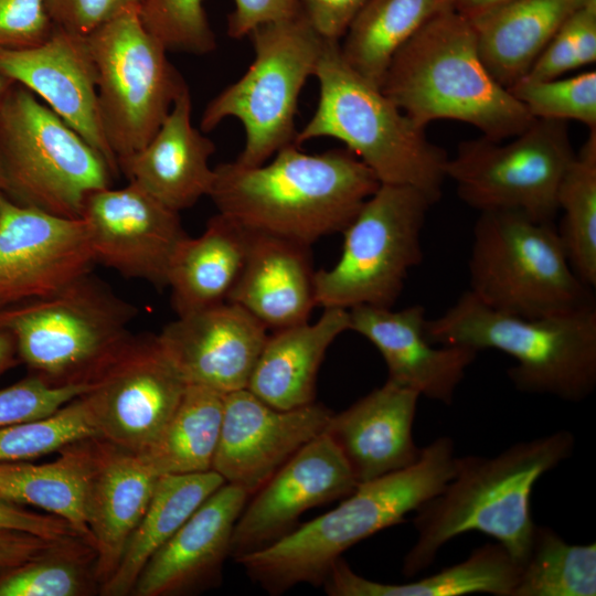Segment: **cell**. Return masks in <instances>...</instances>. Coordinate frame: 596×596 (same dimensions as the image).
Returning a JSON list of instances; mask_svg holds the SVG:
<instances>
[{
    "instance_id": "6",
    "label": "cell",
    "mask_w": 596,
    "mask_h": 596,
    "mask_svg": "<svg viewBox=\"0 0 596 596\" xmlns=\"http://www.w3.org/2000/svg\"><path fill=\"white\" fill-rule=\"evenodd\" d=\"M437 345L494 349L515 361L508 376L517 390L581 402L596 386V306L523 318L488 307L466 290L444 313L427 319Z\"/></svg>"
},
{
    "instance_id": "31",
    "label": "cell",
    "mask_w": 596,
    "mask_h": 596,
    "mask_svg": "<svg viewBox=\"0 0 596 596\" xmlns=\"http://www.w3.org/2000/svg\"><path fill=\"white\" fill-rule=\"evenodd\" d=\"M214 470L159 477L150 503L132 532L111 577L100 587L106 596L131 594L148 560L222 485Z\"/></svg>"
},
{
    "instance_id": "19",
    "label": "cell",
    "mask_w": 596,
    "mask_h": 596,
    "mask_svg": "<svg viewBox=\"0 0 596 596\" xmlns=\"http://www.w3.org/2000/svg\"><path fill=\"white\" fill-rule=\"evenodd\" d=\"M0 74L41 97L104 157L114 174L119 172L100 121L96 68L86 36L54 28L34 46L0 49Z\"/></svg>"
},
{
    "instance_id": "22",
    "label": "cell",
    "mask_w": 596,
    "mask_h": 596,
    "mask_svg": "<svg viewBox=\"0 0 596 596\" xmlns=\"http://www.w3.org/2000/svg\"><path fill=\"white\" fill-rule=\"evenodd\" d=\"M249 494L224 483L148 560L131 594L174 596L217 585L234 526Z\"/></svg>"
},
{
    "instance_id": "9",
    "label": "cell",
    "mask_w": 596,
    "mask_h": 596,
    "mask_svg": "<svg viewBox=\"0 0 596 596\" xmlns=\"http://www.w3.org/2000/svg\"><path fill=\"white\" fill-rule=\"evenodd\" d=\"M115 175L89 143L20 84L0 107V180L4 196L64 217H81L87 195Z\"/></svg>"
},
{
    "instance_id": "34",
    "label": "cell",
    "mask_w": 596,
    "mask_h": 596,
    "mask_svg": "<svg viewBox=\"0 0 596 596\" xmlns=\"http://www.w3.org/2000/svg\"><path fill=\"white\" fill-rule=\"evenodd\" d=\"M225 394L187 384L171 418L141 453L140 458L158 477L212 470L217 449Z\"/></svg>"
},
{
    "instance_id": "10",
    "label": "cell",
    "mask_w": 596,
    "mask_h": 596,
    "mask_svg": "<svg viewBox=\"0 0 596 596\" xmlns=\"http://www.w3.org/2000/svg\"><path fill=\"white\" fill-rule=\"evenodd\" d=\"M248 36L254 49L252 64L241 78L207 103L200 130L206 134L226 118L238 119L245 143L235 161L253 167L295 143L299 95L307 79L315 75L326 39L302 11L294 18L260 25Z\"/></svg>"
},
{
    "instance_id": "3",
    "label": "cell",
    "mask_w": 596,
    "mask_h": 596,
    "mask_svg": "<svg viewBox=\"0 0 596 596\" xmlns=\"http://www.w3.org/2000/svg\"><path fill=\"white\" fill-rule=\"evenodd\" d=\"M454 441L443 436L422 448L412 466L362 482L333 510L235 561L270 595L307 583L322 585L332 564L354 544L398 524L436 496L455 472Z\"/></svg>"
},
{
    "instance_id": "35",
    "label": "cell",
    "mask_w": 596,
    "mask_h": 596,
    "mask_svg": "<svg viewBox=\"0 0 596 596\" xmlns=\"http://www.w3.org/2000/svg\"><path fill=\"white\" fill-rule=\"evenodd\" d=\"M596 544H570L536 525L512 596H595Z\"/></svg>"
},
{
    "instance_id": "52",
    "label": "cell",
    "mask_w": 596,
    "mask_h": 596,
    "mask_svg": "<svg viewBox=\"0 0 596 596\" xmlns=\"http://www.w3.org/2000/svg\"><path fill=\"white\" fill-rule=\"evenodd\" d=\"M2 195H4V194H3V191H2V185H1V180H0V198H1Z\"/></svg>"
},
{
    "instance_id": "13",
    "label": "cell",
    "mask_w": 596,
    "mask_h": 596,
    "mask_svg": "<svg viewBox=\"0 0 596 596\" xmlns=\"http://www.w3.org/2000/svg\"><path fill=\"white\" fill-rule=\"evenodd\" d=\"M507 143L486 137L458 145L446 178L458 196L481 212L512 211L553 222L561 182L575 158L567 121L534 119Z\"/></svg>"
},
{
    "instance_id": "50",
    "label": "cell",
    "mask_w": 596,
    "mask_h": 596,
    "mask_svg": "<svg viewBox=\"0 0 596 596\" xmlns=\"http://www.w3.org/2000/svg\"><path fill=\"white\" fill-rule=\"evenodd\" d=\"M17 355V348L12 336L4 330H0V374L14 364Z\"/></svg>"
},
{
    "instance_id": "1",
    "label": "cell",
    "mask_w": 596,
    "mask_h": 596,
    "mask_svg": "<svg viewBox=\"0 0 596 596\" xmlns=\"http://www.w3.org/2000/svg\"><path fill=\"white\" fill-rule=\"evenodd\" d=\"M380 184L347 148L306 153L291 143L269 163L214 167L209 198L219 214L248 231L311 246L342 233Z\"/></svg>"
},
{
    "instance_id": "30",
    "label": "cell",
    "mask_w": 596,
    "mask_h": 596,
    "mask_svg": "<svg viewBox=\"0 0 596 596\" xmlns=\"http://www.w3.org/2000/svg\"><path fill=\"white\" fill-rule=\"evenodd\" d=\"M520 564L498 542L475 549L462 562L418 581L391 584L368 579L338 558L323 582L330 596H512Z\"/></svg>"
},
{
    "instance_id": "20",
    "label": "cell",
    "mask_w": 596,
    "mask_h": 596,
    "mask_svg": "<svg viewBox=\"0 0 596 596\" xmlns=\"http://www.w3.org/2000/svg\"><path fill=\"white\" fill-rule=\"evenodd\" d=\"M267 332L245 309L224 301L177 316L157 337L187 384L227 394L247 387Z\"/></svg>"
},
{
    "instance_id": "46",
    "label": "cell",
    "mask_w": 596,
    "mask_h": 596,
    "mask_svg": "<svg viewBox=\"0 0 596 596\" xmlns=\"http://www.w3.org/2000/svg\"><path fill=\"white\" fill-rule=\"evenodd\" d=\"M227 33L241 39L260 25L290 19L301 12L299 0H233Z\"/></svg>"
},
{
    "instance_id": "43",
    "label": "cell",
    "mask_w": 596,
    "mask_h": 596,
    "mask_svg": "<svg viewBox=\"0 0 596 596\" xmlns=\"http://www.w3.org/2000/svg\"><path fill=\"white\" fill-rule=\"evenodd\" d=\"M142 0H44L54 28L86 36L130 10Z\"/></svg>"
},
{
    "instance_id": "26",
    "label": "cell",
    "mask_w": 596,
    "mask_h": 596,
    "mask_svg": "<svg viewBox=\"0 0 596 596\" xmlns=\"http://www.w3.org/2000/svg\"><path fill=\"white\" fill-rule=\"evenodd\" d=\"M310 246L251 231L244 265L227 298L267 330L309 321L317 306Z\"/></svg>"
},
{
    "instance_id": "32",
    "label": "cell",
    "mask_w": 596,
    "mask_h": 596,
    "mask_svg": "<svg viewBox=\"0 0 596 596\" xmlns=\"http://www.w3.org/2000/svg\"><path fill=\"white\" fill-rule=\"evenodd\" d=\"M455 0H366L340 44L347 64L381 88L401 47L430 19L454 7Z\"/></svg>"
},
{
    "instance_id": "15",
    "label": "cell",
    "mask_w": 596,
    "mask_h": 596,
    "mask_svg": "<svg viewBox=\"0 0 596 596\" xmlns=\"http://www.w3.org/2000/svg\"><path fill=\"white\" fill-rule=\"evenodd\" d=\"M95 264L82 217L0 198V307L53 294Z\"/></svg>"
},
{
    "instance_id": "18",
    "label": "cell",
    "mask_w": 596,
    "mask_h": 596,
    "mask_svg": "<svg viewBox=\"0 0 596 596\" xmlns=\"http://www.w3.org/2000/svg\"><path fill=\"white\" fill-rule=\"evenodd\" d=\"M354 479L324 432L287 460L244 507L234 526L231 556L237 558L281 539L308 509L345 498Z\"/></svg>"
},
{
    "instance_id": "33",
    "label": "cell",
    "mask_w": 596,
    "mask_h": 596,
    "mask_svg": "<svg viewBox=\"0 0 596 596\" xmlns=\"http://www.w3.org/2000/svg\"><path fill=\"white\" fill-rule=\"evenodd\" d=\"M86 439L64 447L50 462H0V500L60 517L94 549L85 517Z\"/></svg>"
},
{
    "instance_id": "17",
    "label": "cell",
    "mask_w": 596,
    "mask_h": 596,
    "mask_svg": "<svg viewBox=\"0 0 596 596\" xmlns=\"http://www.w3.org/2000/svg\"><path fill=\"white\" fill-rule=\"evenodd\" d=\"M332 414L316 402L278 409L247 389L227 393L212 470L253 496L298 450L326 432Z\"/></svg>"
},
{
    "instance_id": "28",
    "label": "cell",
    "mask_w": 596,
    "mask_h": 596,
    "mask_svg": "<svg viewBox=\"0 0 596 596\" xmlns=\"http://www.w3.org/2000/svg\"><path fill=\"white\" fill-rule=\"evenodd\" d=\"M588 0H508L470 19L480 56L502 86L522 79L544 47Z\"/></svg>"
},
{
    "instance_id": "27",
    "label": "cell",
    "mask_w": 596,
    "mask_h": 596,
    "mask_svg": "<svg viewBox=\"0 0 596 596\" xmlns=\"http://www.w3.org/2000/svg\"><path fill=\"white\" fill-rule=\"evenodd\" d=\"M319 319L273 331L267 336L247 390L278 409L311 404L319 368L327 350L349 330V310L323 308Z\"/></svg>"
},
{
    "instance_id": "7",
    "label": "cell",
    "mask_w": 596,
    "mask_h": 596,
    "mask_svg": "<svg viewBox=\"0 0 596 596\" xmlns=\"http://www.w3.org/2000/svg\"><path fill=\"white\" fill-rule=\"evenodd\" d=\"M138 315L93 272L44 297L0 307L18 356L53 385L89 384L131 337Z\"/></svg>"
},
{
    "instance_id": "37",
    "label": "cell",
    "mask_w": 596,
    "mask_h": 596,
    "mask_svg": "<svg viewBox=\"0 0 596 596\" xmlns=\"http://www.w3.org/2000/svg\"><path fill=\"white\" fill-rule=\"evenodd\" d=\"M87 555H95L94 549L76 542L0 570V596L87 595L97 583L86 570Z\"/></svg>"
},
{
    "instance_id": "29",
    "label": "cell",
    "mask_w": 596,
    "mask_h": 596,
    "mask_svg": "<svg viewBox=\"0 0 596 596\" xmlns=\"http://www.w3.org/2000/svg\"><path fill=\"white\" fill-rule=\"evenodd\" d=\"M251 231L215 214L196 237L187 236L177 247L167 276L177 316L224 301L245 262Z\"/></svg>"
},
{
    "instance_id": "49",
    "label": "cell",
    "mask_w": 596,
    "mask_h": 596,
    "mask_svg": "<svg viewBox=\"0 0 596 596\" xmlns=\"http://www.w3.org/2000/svg\"><path fill=\"white\" fill-rule=\"evenodd\" d=\"M508 0H455L454 7L461 14L471 19Z\"/></svg>"
},
{
    "instance_id": "25",
    "label": "cell",
    "mask_w": 596,
    "mask_h": 596,
    "mask_svg": "<svg viewBox=\"0 0 596 596\" xmlns=\"http://www.w3.org/2000/svg\"><path fill=\"white\" fill-rule=\"evenodd\" d=\"M203 134L192 124V98L187 85L150 141L118 160V169L128 182L180 213L209 196L213 184L210 158L215 145Z\"/></svg>"
},
{
    "instance_id": "40",
    "label": "cell",
    "mask_w": 596,
    "mask_h": 596,
    "mask_svg": "<svg viewBox=\"0 0 596 596\" xmlns=\"http://www.w3.org/2000/svg\"><path fill=\"white\" fill-rule=\"evenodd\" d=\"M139 17L167 51L204 55L216 46L203 0H142Z\"/></svg>"
},
{
    "instance_id": "12",
    "label": "cell",
    "mask_w": 596,
    "mask_h": 596,
    "mask_svg": "<svg viewBox=\"0 0 596 596\" xmlns=\"http://www.w3.org/2000/svg\"><path fill=\"white\" fill-rule=\"evenodd\" d=\"M86 39L103 130L118 163L150 141L187 83L143 26L139 10L120 14Z\"/></svg>"
},
{
    "instance_id": "41",
    "label": "cell",
    "mask_w": 596,
    "mask_h": 596,
    "mask_svg": "<svg viewBox=\"0 0 596 596\" xmlns=\"http://www.w3.org/2000/svg\"><path fill=\"white\" fill-rule=\"evenodd\" d=\"M595 61L596 0H588L558 29L523 78H556Z\"/></svg>"
},
{
    "instance_id": "48",
    "label": "cell",
    "mask_w": 596,
    "mask_h": 596,
    "mask_svg": "<svg viewBox=\"0 0 596 596\" xmlns=\"http://www.w3.org/2000/svg\"><path fill=\"white\" fill-rule=\"evenodd\" d=\"M63 545L21 532H0V570L10 568Z\"/></svg>"
},
{
    "instance_id": "21",
    "label": "cell",
    "mask_w": 596,
    "mask_h": 596,
    "mask_svg": "<svg viewBox=\"0 0 596 596\" xmlns=\"http://www.w3.org/2000/svg\"><path fill=\"white\" fill-rule=\"evenodd\" d=\"M349 330L368 339L381 353L387 380L429 400L450 405L469 365L473 349L439 345L426 337V310L421 305L393 310L356 306L349 309Z\"/></svg>"
},
{
    "instance_id": "47",
    "label": "cell",
    "mask_w": 596,
    "mask_h": 596,
    "mask_svg": "<svg viewBox=\"0 0 596 596\" xmlns=\"http://www.w3.org/2000/svg\"><path fill=\"white\" fill-rule=\"evenodd\" d=\"M366 0H299L301 11L326 40L339 41Z\"/></svg>"
},
{
    "instance_id": "38",
    "label": "cell",
    "mask_w": 596,
    "mask_h": 596,
    "mask_svg": "<svg viewBox=\"0 0 596 596\" xmlns=\"http://www.w3.org/2000/svg\"><path fill=\"white\" fill-rule=\"evenodd\" d=\"M92 437L97 430L83 394L49 416L0 427V462L34 459Z\"/></svg>"
},
{
    "instance_id": "39",
    "label": "cell",
    "mask_w": 596,
    "mask_h": 596,
    "mask_svg": "<svg viewBox=\"0 0 596 596\" xmlns=\"http://www.w3.org/2000/svg\"><path fill=\"white\" fill-rule=\"evenodd\" d=\"M535 119L576 120L596 129V72L544 81L522 78L508 88Z\"/></svg>"
},
{
    "instance_id": "5",
    "label": "cell",
    "mask_w": 596,
    "mask_h": 596,
    "mask_svg": "<svg viewBox=\"0 0 596 596\" xmlns=\"http://www.w3.org/2000/svg\"><path fill=\"white\" fill-rule=\"evenodd\" d=\"M317 108L295 145L334 138L366 164L380 183L409 185L434 203L443 192L446 151L413 123L383 92L343 60L340 43L326 40L315 75Z\"/></svg>"
},
{
    "instance_id": "51",
    "label": "cell",
    "mask_w": 596,
    "mask_h": 596,
    "mask_svg": "<svg viewBox=\"0 0 596 596\" xmlns=\"http://www.w3.org/2000/svg\"><path fill=\"white\" fill-rule=\"evenodd\" d=\"M13 82L0 74V107Z\"/></svg>"
},
{
    "instance_id": "2",
    "label": "cell",
    "mask_w": 596,
    "mask_h": 596,
    "mask_svg": "<svg viewBox=\"0 0 596 596\" xmlns=\"http://www.w3.org/2000/svg\"><path fill=\"white\" fill-rule=\"evenodd\" d=\"M574 446L571 432L557 430L515 443L493 457H456L450 480L415 511L417 539L404 557L403 574L412 577L426 570L447 542L472 531L496 539L521 564L535 528L534 485L570 458Z\"/></svg>"
},
{
    "instance_id": "24",
    "label": "cell",
    "mask_w": 596,
    "mask_h": 596,
    "mask_svg": "<svg viewBox=\"0 0 596 596\" xmlns=\"http://www.w3.org/2000/svg\"><path fill=\"white\" fill-rule=\"evenodd\" d=\"M419 394L392 381L332 414L326 433L343 455L358 485L415 464L413 438Z\"/></svg>"
},
{
    "instance_id": "8",
    "label": "cell",
    "mask_w": 596,
    "mask_h": 596,
    "mask_svg": "<svg viewBox=\"0 0 596 596\" xmlns=\"http://www.w3.org/2000/svg\"><path fill=\"white\" fill-rule=\"evenodd\" d=\"M469 289L488 307L523 318L595 305L574 273L553 222L512 211L481 212L468 260Z\"/></svg>"
},
{
    "instance_id": "44",
    "label": "cell",
    "mask_w": 596,
    "mask_h": 596,
    "mask_svg": "<svg viewBox=\"0 0 596 596\" xmlns=\"http://www.w3.org/2000/svg\"><path fill=\"white\" fill-rule=\"evenodd\" d=\"M53 29L44 0H0V49L34 46Z\"/></svg>"
},
{
    "instance_id": "42",
    "label": "cell",
    "mask_w": 596,
    "mask_h": 596,
    "mask_svg": "<svg viewBox=\"0 0 596 596\" xmlns=\"http://www.w3.org/2000/svg\"><path fill=\"white\" fill-rule=\"evenodd\" d=\"M91 383L53 385L31 375L0 389V427L49 416L85 394Z\"/></svg>"
},
{
    "instance_id": "45",
    "label": "cell",
    "mask_w": 596,
    "mask_h": 596,
    "mask_svg": "<svg viewBox=\"0 0 596 596\" xmlns=\"http://www.w3.org/2000/svg\"><path fill=\"white\" fill-rule=\"evenodd\" d=\"M0 532L28 533L58 543L85 542L75 529L60 517L46 512H33L22 505L1 500Z\"/></svg>"
},
{
    "instance_id": "23",
    "label": "cell",
    "mask_w": 596,
    "mask_h": 596,
    "mask_svg": "<svg viewBox=\"0 0 596 596\" xmlns=\"http://www.w3.org/2000/svg\"><path fill=\"white\" fill-rule=\"evenodd\" d=\"M85 517L93 540L94 576L102 587L117 568L159 477L136 453L99 437L86 439Z\"/></svg>"
},
{
    "instance_id": "11",
    "label": "cell",
    "mask_w": 596,
    "mask_h": 596,
    "mask_svg": "<svg viewBox=\"0 0 596 596\" xmlns=\"http://www.w3.org/2000/svg\"><path fill=\"white\" fill-rule=\"evenodd\" d=\"M433 204L414 187L381 183L343 230L338 262L316 272L317 306L392 308L423 259L422 233Z\"/></svg>"
},
{
    "instance_id": "4",
    "label": "cell",
    "mask_w": 596,
    "mask_h": 596,
    "mask_svg": "<svg viewBox=\"0 0 596 596\" xmlns=\"http://www.w3.org/2000/svg\"><path fill=\"white\" fill-rule=\"evenodd\" d=\"M381 89L422 128L458 120L503 141L535 119L488 71L470 19L455 8L430 19L401 47Z\"/></svg>"
},
{
    "instance_id": "14",
    "label": "cell",
    "mask_w": 596,
    "mask_h": 596,
    "mask_svg": "<svg viewBox=\"0 0 596 596\" xmlns=\"http://www.w3.org/2000/svg\"><path fill=\"white\" fill-rule=\"evenodd\" d=\"M185 387L157 334H131L84 398L97 437L138 454L162 432Z\"/></svg>"
},
{
    "instance_id": "36",
    "label": "cell",
    "mask_w": 596,
    "mask_h": 596,
    "mask_svg": "<svg viewBox=\"0 0 596 596\" xmlns=\"http://www.w3.org/2000/svg\"><path fill=\"white\" fill-rule=\"evenodd\" d=\"M557 232L570 264L588 287H596V129L568 167L558 189Z\"/></svg>"
},
{
    "instance_id": "16",
    "label": "cell",
    "mask_w": 596,
    "mask_h": 596,
    "mask_svg": "<svg viewBox=\"0 0 596 596\" xmlns=\"http://www.w3.org/2000/svg\"><path fill=\"white\" fill-rule=\"evenodd\" d=\"M81 217L96 263L126 278L167 287L172 256L188 236L179 212L128 182L89 193Z\"/></svg>"
}]
</instances>
